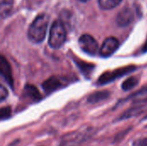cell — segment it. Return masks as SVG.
<instances>
[{
    "instance_id": "10",
    "label": "cell",
    "mask_w": 147,
    "mask_h": 146,
    "mask_svg": "<svg viewBox=\"0 0 147 146\" xmlns=\"http://www.w3.org/2000/svg\"><path fill=\"white\" fill-rule=\"evenodd\" d=\"M109 96V93L108 91H100V92H96L92 94L89 98H88V102L90 103H96L99 102H102L105 99H107Z\"/></svg>"
},
{
    "instance_id": "8",
    "label": "cell",
    "mask_w": 147,
    "mask_h": 146,
    "mask_svg": "<svg viewBox=\"0 0 147 146\" xmlns=\"http://www.w3.org/2000/svg\"><path fill=\"white\" fill-rule=\"evenodd\" d=\"M13 3V0H0V16H8L12 10Z\"/></svg>"
},
{
    "instance_id": "5",
    "label": "cell",
    "mask_w": 147,
    "mask_h": 146,
    "mask_svg": "<svg viewBox=\"0 0 147 146\" xmlns=\"http://www.w3.org/2000/svg\"><path fill=\"white\" fill-rule=\"evenodd\" d=\"M119 46H120V42L116 38L109 37L103 41V43L100 48V51H99L100 55L102 57H105V58L109 57L118 49Z\"/></svg>"
},
{
    "instance_id": "17",
    "label": "cell",
    "mask_w": 147,
    "mask_h": 146,
    "mask_svg": "<svg viewBox=\"0 0 147 146\" xmlns=\"http://www.w3.org/2000/svg\"><path fill=\"white\" fill-rule=\"evenodd\" d=\"M132 146H147V138H140L134 140Z\"/></svg>"
},
{
    "instance_id": "7",
    "label": "cell",
    "mask_w": 147,
    "mask_h": 146,
    "mask_svg": "<svg viewBox=\"0 0 147 146\" xmlns=\"http://www.w3.org/2000/svg\"><path fill=\"white\" fill-rule=\"evenodd\" d=\"M134 18V13L129 7L123 8L117 15L116 22L119 26L125 27L129 25Z\"/></svg>"
},
{
    "instance_id": "4",
    "label": "cell",
    "mask_w": 147,
    "mask_h": 146,
    "mask_svg": "<svg viewBox=\"0 0 147 146\" xmlns=\"http://www.w3.org/2000/svg\"><path fill=\"white\" fill-rule=\"evenodd\" d=\"M78 44L81 49L90 55H96L98 52L99 47L97 41L90 34H83L79 38Z\"/></svg>"
},
{
    "instance_id": "11",
    "label": "cell",
    "mask_w": 147,
    "mask_h": 146,
    "mask_svg": "<svg viewBox=\"0 0 147 146\" xmlns=\"http://www.w3.org/2000/svg\"><path fill=\"white\" fill-rule=\"evenodd\" d=\"M122 0H98L99 5L103 9H111L118 6Z\"/></svg>"
},
{
    "instance_id": "13",
    "label": "cell",
    "mask_w": 147,
    "mask_h": 146,
    "mask_svg": "<svg viewBox=\"0 0 147 146\" xmlns=\"http://www.w3.org/2000/svg\"><path fill=\"white\" fill-rule=\"evenodd\" d=\"M25 92L27 94L28 96H29L30 98H32L33 100H38L40 98V96L36 88H34V86H31V85H28L26 86V89H25Z\"/></svg>"
},
{
    "instance_id": "3",
    "label": "cell",
    "mask_w": 147,
    "mask_h": 146,
    "mask_svg": "<svg viewBox=\"0 0 147 146\" xmlns=\"http://www.w3.org/2000/svg\"><path fill=\"white\" fill-rule=\"evenodd\" d=\"M135 69V66L134 65H128L126 67H122L115 71H106L104 72L98 79L97 83L98 84H105V83H109L117 78H119L120 77H122L124 75H127L130 72H132Z\"/></svg>"
},
{
    "instance_id": "12",
    "label": "cell",
    "mask_w": 147,
    "mask_h": 146,
    "mask_svg": "<svg viewBox=\"0 0 147 146\" xmlns=\"http://www.w3.org/2000/svg\"><path fill=\"white\" fill-rule=\"evenodd\" d=\"M138 83H139V78L136 77H131L123 82L122 89L124 90H130V89H134Z\"/></svg>"
},
{
    "instance_id": "19",
    "label": "cell",
    "mask_w": 147,
    "mask_h": 146,
    "mask_svg": "<svg viewBox=\"0 0 147 146\" xmlns=\"http://www.w3.org/2000/svg\"><path fill=\"white\" fill-rule=\"evenodd\" d=\"M17 145H18V142H17V141H15L14 143H12V144H11L9 146H16Z\"/></svg>"
},
{
    "instance_id": "20",
    "label": "cell",
    "mask_w": 147,
    "mask_h": 146,
    "mask_svg": "<svg viewBox=\"0 0 147 146\" xmlns=\"http://www.w3.org/2000/svg\"><path fill=\"white\" fill-rule=\"evenodd\" d=\"M79 1H81V2H87L88 0H79Z\"/></svg>"
},
{
    "instance_id": "16",
    "label": "cell",
    "mask_w": 147,
    "mask_h": 146,
    "mask_svg": "<svg viewBox=\"0 0 147 146\" xmlns=\"http://www.w3.org/2000/svg\"><path fill=\"white\" fill-rule=\"evenodd\" d=\"M7 96H8V90L3 85L0 84V102L4 101Z\"/></svg>"
},
{
    "instance_id": "2",
    "label": "cell",
    "mask_w": 147,
    "mask_h": 146,
    "mask_svg": "<svg viewBox=\"0 0 147 146\" xmlns=\"http://www.w3.org/2000/svg\"><path fill=\"white\" fill-rule=\"evenodd\" d=\"M66 40V30L62 22L57 20L55 21L49 32L48 43L49 46L54 49L61 47Z\"/></svg>"
},
{
    "instance_id": "9",
    "label": "cell",
    "mask_w": 147,
    "mask_h": 146,
    "mask_svg": "<svg viewBox=\"0 0 147 146\" xmlns=\"http://www.w3.org/2000/svg\"><path fill=\"white\" fill-rule=\"evenodd\" d=\"M60 86H61V82L59 79H57L56 77H52L43 83V88L46 90V92H47V93L56 90Z\"/></svg>"
},
{
    "instance_id": "18",
    "label": "cell",
    "mask_w": 147,
    "mask_h": 146,
    "mask_svg": "<svg viewBox=\"0 0 147 146\" xmlns=\"http://www.w3.org/2000/svg\"><path fill=\"white\" fill-rule=\"evenodd\" d=\"M142 49H143V52H147V40L146 41V43H145V45L143 46Z\"/></svg>"
},
{
    "instance_id": "1",
    "label": "cell",
    "mask_w": 147,
    "mask_h": 146,
    "mask_svg": "<svg viewBox=\"0 0 147 146\" xmlns=\"http://www.w3.org/2000/svg\"><path fill=\"white\" fill-rule=\"evenodd\" d=\"M49 23V16L46 14L37 15L30 24L28 30V37L34 43H40L44 40L47 26Z\"/></svg>"
},
{
    "instance_id": "14",
    "label": "cell",
    "mask_w": 147,
    "mask_h": 146,
    "mask_svg": "<svg viewBox=\"0 0 147 146\" xmlns=\"http://www.w3.org/2000/svg\"><path fill=\"white\" fill-rule=\"evenodd\" d=\"M78 65L80 67V69L82 70V71L85 74V75H88L91 71L92 69L94 68V65H90V64H86L84 62H78L77 63Z\"/></svg>"
},
{
    "instance_id": "6",
    "label": "cell",
    "mask_w": 147,
    "mask_h": 146,
    "mask_svg": "<svg viewBox=\"0 0 147 146\" xmlns=\"http://www.w3.org/2000/svg\"><path fill=\"white\" fill-rule=\"evenodd\" d=\"M0 77H2L10 86L13 85V75L8 60L0 54Z\"/></svg>"
},
{
    "instance_id": "15",
    "label": "cell",
    "mask_w": 147,
    "mask_h": 146,
    "mask_svg": "<svg viewBox=\"0 0 147 146\" xmlns=\"http://www.w3.org/2000/svg\"><path fill=\"white\" fill-rule=\"evenodd\" d=\"M10 116V108H3L0 109V120H5Z\"/></svg>"
}]
</instances>
